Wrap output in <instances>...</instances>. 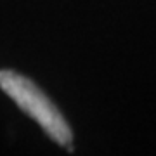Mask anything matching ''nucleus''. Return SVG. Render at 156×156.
Masks as SVG:
<instances>
[{"instance_id": "nucleus-1", "label": "nucleus", "mask_w": 156, "mask_h": 156, "mask_svg": "<svg viewBox=\"0 0 156 156\" xmlns=\"http://www.w3.org/2000/svg\"><path fill=\"white\" fill-rule=\"evenodd\" d=\"M0 89L16 102L23 113L33 118L52 140H56L61 146L71 144L73 134L68 122L56 108V104L30 78L11 69H2Z\"/></svg>"}]
</instances>
